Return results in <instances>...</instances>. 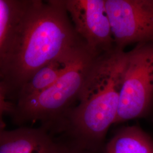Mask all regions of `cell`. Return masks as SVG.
Segmentation results:
<instances>
[{
    "instance_id": "277c9868",
    "label": "cell",
    "mask_w": 153,
    "mask_h": 153,
    "mask_svg": "<svg viewBox=\"0 0 153 153\" xmlns=\"http://www.w3.org/2000/svg\"><path fill=\"white\" fill-rule=\"evenodd\" d=\"M153 99V42L138 43L128 52L115 123L139 117Z\"/></svg>"
},
{
    "instance_id": "9c48e42d",
    "label": "cell",
    "mask_w": 153,
    "mask_h": 153,
    "mask_svg": "<svg viewBox=\"0 0 153 153\" xmlns=\"http://www.w3.org/2000/svg\"><path fill=\"white\" fill-rule=\"evenodd\" d=\"M104 153H153V142L137 126H128L116 133Z\"/></svg>"
},
{
    "instance_id": "8fae6325",
    "label": "cell",
    "mask_w": 153,
    "mask_h": 153,
    "mask_svg": "<svg viewBox=\"0 0 153 153\" xmlns=\"http://www.w3.org/2000/svg\"><path fill=\"white\" fill-rule=\"evenodd\" d=\"M61 153H89L73 147L72 146H65L64 145L63 150Z\"/></svg>"
},
{
    "instance_id": "6da1fadb",
    "label": "cell",
    "mask_w": 153,
    "mask_h": 153,
    "mask_svg": "<svg viewBox=\"0 0 153 153\" xmlns=\"http://www.w3.org/2000/svg\"><path fill=\"white\" fill-rule=\"evenodd\" d=\"M85 45L70 20L65 0H23L19 21L0 49L1 100L13 99L40 69Z\"/></svg>"
},
{
    "instance_id": "30bf717a",
    "label": "cell",
    "mask_w": 153,
    "mask_h": 153,
    "mask_svg": "<svg viewBox=\"0 0 153 153\" xmlns=\"http://www.w3.org/2000/svg\"><path fill=\"white\" fill-rule=\"evenodd\" d=\"M22 5L23 0H0V49L13 35L21 18Z\"/></svg>"
},
{
    "instance_id": "3957f363",
    "label": "cell",
    "mask_w": 153,
    "mask_h": 153,
    "mask_svg": "<svg viewBox=\"0 0 153 153\" xmlns=\"http://www.w3.org/2000/svg\"><path fill=\"white\" fill-rule=\"evenodd\" d=\"M103 54V53H102ZM102 54L85 47L60 78L47 89L13 104L10 114L16 124L40 121L51 129L78 102L94 62Z\"/></svg>"
},
{
    "instance_id": "5b68a950",
    "label": "cell",
    "mask_w": 153,
    "mask_h": 153,
    "mask_svg": "<svg viewBox=\"0 0 153 153\" xmlns=\"http://www.w3.org/2000/svg\"><path fill=\"white\" fill-rule=\"evenodd\" d=\"M115 47L153 42V1L105 0Z\"/></svg>"
},
{
    "instance_id": "8992f818",
    "label": "cell",
    "mask_w": 153,
    "mask_h": 153,
    "mask_svg": "<svg viewBox=\"0 0 153 153\" xmlns=\"http://www.w3.org/2000/svg\"><path fill=\"white\" fill-rule=\"evenodd\" d=\"M105 0H65L76 33L94 52L102 54L115 48Z\"/></svg>"
},
{
    "instance_id": "52a82bcc",
    "label": "cell",
    "mask_w": 153,
    "mask_h": 153,
    "mask_svg": "<svg viewBox=\"0 0 153 153\" xmlns=\"http://www.w3.org/2000/svg\"><path fill=\"white\" fill-rule=\"evenodd\" d=\"M62 148V145L56 143L43 126L1 131L0 153H60Z\"/></svg>"
},
{
    "instance_id": "ba28073f",
    "label": "cell",
    "mask_w": 153,
    "mask_h": 153,
    "mask_svg": "<svg viewBox=\"0 0 153 153\" xmlns=\"http://www.w3.org/2000/svg\"><path fill=\"white\" fill-rule=\"evenodd\" d=\"M86 46L88 45H85L70 55L52 61L40 69L21 88L13 99L16 101L14 104L41 93L51 86L65 73L71 62Z\"/></svg>"
},
{
    "instance_id": "7a4b0ae2",
    "label": "cell",
    "mask_w": 153,
    "mask_h": 153,
    "mask_svg": "<svg viewBox=\"0 0 153 153\" xmlns=\"http://www.w3.org/2000/svg\"><path fill=\"white\" fill-rule=\"evenodd\" d=\"M128 52L114 49L94 62L78 100L55 126L71 137V146L90 153L97 150L115 123Z\"/></svg>"
}]
</instances>
